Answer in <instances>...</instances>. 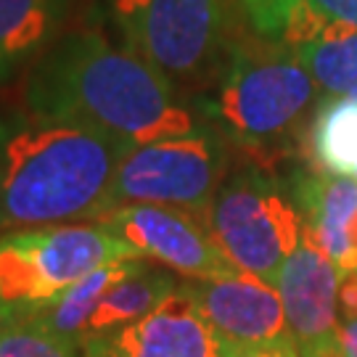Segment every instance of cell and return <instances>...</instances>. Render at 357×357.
Listing matches in <instances>:
<instances>
[{"mask_svg": "<svg viewBox=\"0 0 357 357\" xmlns=\"http://www.w3.org/2000/svg\"><path fill=\"white\" fill-rule=\"evenodd\" d=\"M310 151L320 172L357 175V98L331 96L318 106L310 128Z\"/></svg>", "mask_w": 357, "mask_h": 357, "instance_id": "16", "label": "cell"}, {"mask_svg": "<svg viewBox=\"0 0 357 357\" xmlns=\"http://www.w3.org/2000/svg\"><path fill=\"white\" fill-rule=\"evenodd\" d=\"M347 26H357V0H299L281 43L299 48Z\"/></svg>", "mask_w": 357, "mask_h": 357, "instance_id": "18", "label": "cell"}, {"mask_svg": "<svg viewBox=\"0 0 357 357\" xmlns=\"http://www.w3.org/2000/svg\"><path fill=\"white\" fill-rule=\"evenodd\" d=\"M294 199L312 243L342 273H357V246L349 238L357 217V180L315 169L296 180Z\"/></svg>", "mask_w": 357, "mask_h": 357, "instance_id": "12", "label": "cell"}, {"mask_svg": "<svg viewBox=\"0 0 357 357\" xmlns=\"http://www.w3.org/2000/svg\"><path fill=\"white\" fill-rule=\"evenodd\" d=\"M149 262L141 259V257H130V259H119V262H112V265H103V268L93 270L88 278L75 283L56 305H51L48 310H43V312H38V315H32V318L26 320L40 326V328H45L53 336L64 339V342L82 347L85 344V326H88L90 315H93L96 305L101 302L103 294L109 291L114 283L130 278L132 273H138Z\"/></svg>", "mask_w": 357, "mask_h": 357, "instance_id": "14", "label": "cell"}, {"mask_svg": "<svg viewBox=\"0 0 357 357\" xmlns=\"http://www.w3.org/2000/svg\"><path fill=\"white\" fill-rule=\"evenodd\" d=\"M315 85L331 96L357 98V26L336 29L294 48Z\"/></svg>", "mask_w": 357, "mask_h": 357, "instance_id": "17", "label": "cell"}, {"mask_svg": "<svg viewBox=\"0 0 357 357\" xmlns=\"http://www.w3.org/2000/svg\"><path fill=\"white\" fill-rule=\"evenodd\" d=\"M130 257L138 255L101 222L11 230L0 236V318H32L93 270Z\"/></svg>", "mask_w": 357, "mask_h": 357, "instance_id": "3", "label": "cell"}, {"mask_svg": "<svg viewBox=\"0 0 357 357\" xmlns=\"http://www.w3.org/2000/svg\"><path fill=\"white\" fill-rule=\"evenodd\" d=\"M236 357H302V352H299V347H296L294 339H281V342H273V344L238 349Z\"/></svg>", "mask_w": 357, "mask_h": 357, "instance_id": "21", "label": "cell"}, {"mask_svg": "<svg viewBox=\"0 0 357 357\" xmlns=\"http://www.w3.org/2000/svg\"><path fill=\"white\" fill-rule=\"evenodd\" d=\"M315 93L318 85L296 53L241 48L230 56L206 114L238 143L265 149L291 138Z\"/></svg>", "mask_w": 357, "mask_h": 357, "instance_id": "4", "label": "cell"}, {"mask_svg": "<svg viewBox=\"0 0 357 357\" xmlns=\"http://www.w3.org/2000/svg\"><path fill=\"white\" fill-rule=\"evenodd\" d=\"M196 310L236 349L291 339L278 289L243 270L180 283Z\"/></svg>", "mask_w": 357, "mask_h": 357, "instance_id": "10", "label": "cell"}, {"mask_svg": "<svg viewBox=\"0 0 357 357\" xmlns=\"http://www.w3.org/2000/svg\"><path fill=\"white\" fill-rule=\"evenodd\" d=\"M101 222L143 259H153L183 278H215L233 268L202 215L162 204H116Z\"/></svg>", "mask_w": 357, "mask_h": 357, "instance_id": "8", "label": "cell"}, {"mask_svg": "<svg viewBox=\"0 0 357 357\" xmlns=\"http://www.w3.org/2000/svg\"><path fill=\"white\" fill-rule=\"evenodd\" d=\"M336 344L342 357H357V318H342L336 326Z\"/></svg>", "mask_w": 357, "mask_h": 357, "instance_id": "22", "label": "cell"}, {"mask_svg": "<svg viewBox=\"0 0 357 357\" xmlns=\"http://www.w3.org/2000/svg\"><path fill=\"white\" fill-rule=\"evenodd\" d=\"M344 275L307 233L286 259L275 289L283 299L289 333L299 352L336 339L339 289Z\"/></svg>", "mask_w": 357, "mask_h": 357, "instance_id": "11", "label": "cell"}, {"mask_svg": "<svg viewBox=\"0 0 357 357\" xmlns=\"http://www.w3.org/2000/svg\"><path fill=\"white\" fill-rule=\"evenodd\" d=\"M26 109L88 122L130 146L204 128L169 77L96 29L56 40L40 56L26 79Z\"/></svg>", "mask_w": 357, "mask_h": 357, "instance_id": "1", "label": "cell"}, {"mask_svg": "<svg viewBox=\"0 0 357 357\" xmlns=\"http://www.w3.org/2000/svg\"><path fill=\"white\" fill-rule=\"evenodd\" d=\"M236 352L180 283L149 315L85 342V357H236Z\"/></svg>", "mask_w": 357, "mask_h": 357, "instance_id": "9", "label": "cell"}, {"mask_svg": "<svg viewBox=\"0 0 357 357\" xmlns=\"http://www.w3.org/2000/svg\"><path fill=\"white\" fill-rule=\"evenodd\" d=\"M0 357H85V349L29 320L0 318Z\"/></svg>", "mask_w": 357, "mask_h": 357, "instance_id": "19", "label": "cell"}, {"mask_svg": "<svg viewBox=\"0 0 357 357\" xmlns=\"http://www.w3.org/2000/svg\"><path fill=\"white\" fill-rule=\"evenodd\" d=\"M302 357H342V352H339V344H336V339H333V342L318 344V347H312V349H302Z\"/></svg>", "mask_w": 357, "mask_h": 357, "instance_id": "23", "label": "cell"}, {"mask_svg": "<svg viewBox=\"0 0 357 357\" xmlns=\"http://www.w3.org/2000/svg\"><path fill=\"white\" fill-rule=\"evenodd\" d=\"M255 35L262 40H283L294 6L299 0H236Z\"/></svg>", "mask_w": 357, "mask_h": 357, "instance_id": "20", "label": "cell"}, {"mask_svg": "<svg viewBox=\"0 0 357 357\" xmlns=\"http://www.w3.org/2000/svg\"><path fill=\"white\" fill-rule=\"evenodd\" d=\"M202 220L233 268L273 286L305 236V217L296 199L257 167L225 178Z\"/></svg>", "mask_w": 357, "mask_h": 357, "instance_id": "5", "label": "cell"}, {"mask_svg": "<svg viewBox=\"0 0 357 357\" xmlns=\"http://www.w3.org/2000/svg\"><path fill=\"white\" fill-rule=\"evenodd\" d=\"M116 26L172 82L202 79L225 51V0H112Z\"/></svg>", "mask_w": 357, "mask_h": 357, "instance_id": "6", "label": "cell"}, {"mask_svg": "<svg viewBox=\"0 0 357 357\" xmlns=\"http://www.w3.org/2000/svg\"><path fill=\"white\" fill-rule=\"evenodd\" d=\"M175 289H178L175 275L169 270H159L151 265L132 273L125 281L114 283L93 310L88 326H85V342L149 315L153 307L165 302Z\"/></svg>", "mask_w": 357, "mask_h": 357, "instance_id": "15", "label": "cell"}, {"mask_svg": "<svg viewBox=\"0 0 357 357\" xmlns=\"http://www.w3.org/2000/svg\"><path fill=\"white\" fill-rule=\"evenodd\" d=\"M349 238H352V243L357 246V217H355V222H352V228H349Z\"/></svg>", "mask_w": 357, "mask_h": 357, "instance_id": "24", "label": "cell"}, {"mask_svg": "<svg viewBox=\"0 0 357 357\" xmlns=\"http://www.w3.org/2000/svg\"><path fill=\"white\" fill-rule=\"evenodd\" d=\"M72 0H0V79L51 48Z\"/></svg>", "mask_w": 357, "mask_h": 357, "instance_id": "13", "label": "cell"}, {"mask_svg": "<svg viewBox=\"0 0 357 357\" xmlns=\"http://www.w3.org/2000/svg\"><path fill=\"white\" fill-rule=\"evenodd\" d=\"M228 178V146L209 125L196 132L143 143L122 159L112 206L162 204L202 215Z\"/></svg>", "mask_w": 357, "mask_h": 357, "instance_id": "7", "label": "cell"}, {"mask_svg": "<svg viewBox=\"0 0 357 357\" xmlns=\"http://www.w3.org/2000/svg\"><path fill=\"white\" fill-rule=\"evenodd\" d=\"M355 180H357V175H355Z\"/></svg>", "mask_w": 357, "mask_h": 357, "instance_id": "25", "label": "cell"}, {"mask_svg": "<svg viewBox=\"0 0 357 357\" xmlns=\"http://www.w3.org/2000/svg\"><path fill=\"white\" fill-rule=\"evenodd\" d=\"M135 146L64 116H0V230L88 222L112 209V185Z\"/></svg>", "mask_w": 357, "mask_h": 357, "instance_id": "2", "label": "cell"}]
</instances>
